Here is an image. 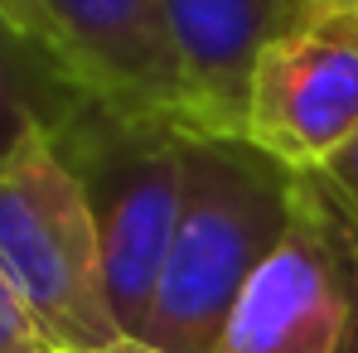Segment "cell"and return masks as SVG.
Instances as JSON below:
<instances>
[{"mask_svg":"<svg viewBox=\"0 0 358 353\" xmlns=\"http://www.w3.org/2000/svg\"><path fill=\"white\" fill-rule=\"evenodd\" d=\"M296 179L247 141L184 136V194L141 339L213 353L242 291L291 228Z\"/></svg>","mask_w":358,"mask_h":353,"instance_id":"cell-1","label":"cell"},{"mask_svg":"<svg viewBox=\"0 0 358 353\" xmlns=\"http://www.w3.org/2000/svg\"><path fill=\"white\" fill-rule=\"evenodd\" d=\"M0 286L54 349L102 353L126 339L107 305L87 194L49 131H29L0 155Z\"/></svg>","mask_w":358,"mask_h":353,"instance_id":"cell-2","label":"cell"},{"mask_svg":"<svg viewBox=\"0 0 358 353\" xmlns=\"http://www.w3.org/2000/svg\"><path fill=\"white\" fill-rule=\"evenodd\" d=\"M184 136L189 131L179 126L117 117L92 97H83L49 131L54 150L87 194L102 247L107 305L126 339H141L145 329L160 266L175 237L184 194Z\"/></svg>","mask_w":358,"mask_h":353,"instance_id":"cell-3","label":"cell"},{"mask_svg":"<svg viewBox=\"0 0 358 353\" xmlns=\"http://www.w3.org/2000/svg\"><path fill=\"white\" fill-rule=\"evenodd\" d=\"M213 353H358V218L315 175Z\"/></svg>","mask_w":358,"mask_h":353,"instance_id":"cell-4","label":"cell"},{"mask_svg":"<svg viewBox=\"0 0 358 353\" xmlns=\"http://www.w3.org/2000/svg\"><path fill=\"white\" fill-rule=\"evenodd\" d=\"M358 136V5L305 0L296 20L262 49L242 141L315 175L339 145Z\"/></svg>","mask_w":358,"mask_h":353,"instance_id":"cell-5","label":"cell"},{"mask_svg":"<svg viewBox=\"0 0 358 353\" xmlns=\"http://www.w3.org/2000/svg\"><path fill=\"white\" fill-rule=\"evenodd\" d=\"M54 29V54L73 87L117 117L160 121L194 136L160 0H39Z\"/></svg>","mask_w":358,"mask_h":353,"instance_id":"cell-6","label":"cell"},{"mask_svg":"<svg viewBox=\"0 0 358 353\" xmlns=\"http://www.w3.org/2000/svg\"><path fill=\"white\" fill-rule=\"evenodd\" d=\"M160 5L184 73L194 136L242 141L257 59L305 10V0H160Z\"/></svg>","mask_w":358,"mask_h":353,"instance_id":"cell-7","label":"cell"},{"mask_svg":"<svg viewBox=\"0 0 358 353\" xmlns=\"http://www.w3.org/2000/svg\"><path fill=\"white\" fill-rule=\"evenodd\" d=\"M78 102L73 78L0 15V155L29 131H54Z\"/></svg>","mask_w":358,"mask_h":353,"instance_id":"cell-8","label":"cell"},{"mask_svg":"<svg viewBox=\"0 0 358 353\" xmlns=\"http://www.w3.org/2000/svg\"><path fill=\"white\" fill-rule=\"evenodd\" d=\"M315 179H320V184H324V189L358 218V136L349 141V145H339V150L315 170Z\"/></svg>","mask_w":358,"mask_h":353,"instance_id":"cell-9","label":"cell"},{"mask_svg":"<svg viewBox=\"0 0 358 353\" xmlns=\"http://www.w3.org/2000/svg\"><path fill=\"white\" fill-rule=\"evenodd\" d=\"M39 349H44V334L34 329L24 305L0 286V353H39Z\"/></svg>","mask_w":358,"mask_h":353,"instance_id":"cell-10","label":"cell"},{"mask_svg":"<svg viewBox=\"0 0 358 353\" xmlns=\"http://www.w3.org/2000/svg\"><path fill=\"white\" fill-rule=\"evenodd\" d=\"M0 15H5V20L34 44V49H44L49 59L59 63V54H54V29H49V15H44L39 0H0ZM59 68H63V63H59Z\"/></svg>","mask_w":358,"mask_h":353,"instance_id":"cell-11","label":"cell"},{"mask_svg":"<svg viewBox=\"0 0 358 353\" xmlns=\"http://www.w3.org/2000/svg\"><path fill=\"white\" fill-rule=\"evenodd\" d=\"M102 353H165V349H155V344H145V339H117L112 349H102Z\"/></svg>","mask_w":358,"mask_h":353,"instance_id":"cell-12","label":"cell"},{"mask_svg":"<svg viewBox=\"0 0 358 353\" xmlns=\"http://www.w3.org/2000/svg\"><path fill=\"white\" fill-rule=\"evenodd\" d=\"M39 353H68V349H54V344H44V349H39Z\"/></svg>","mask_w":358,"mask_h":353,"instance_id":"cell-13","label":"cell"},{"mask_svg":"<svg viewBox=\"0 0 358 353\" xmlns=\"http://www.w3.org/2000/svg\"><path fill=\"white\" fill-rule=\"evenodd\" d=\"M334 5H358V0H334Z\"/></svg>","mask_w":358,"mask_h":353,"instance_id":"cell-14","label":"cell"}]
</instances>
